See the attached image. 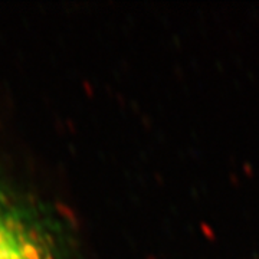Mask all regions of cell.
I'll use <instances>...</instances> for the list:
<instances>
[{
	"mask_svg": "<svg viewBox=\"0 0 259 259\" xmlns=\"http://www.w3.org/2000/svg\"><path fill=\"white\" fill-rule=\"evenodd\" d=\"M0 259H61L47 228L2 189Z\"/></svg>",
	"mask_w": 259,
	"mask_h": 259,
	"instance_id": "1",
	"label": "cell"
}]
</instances>
